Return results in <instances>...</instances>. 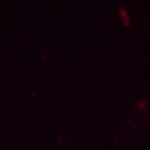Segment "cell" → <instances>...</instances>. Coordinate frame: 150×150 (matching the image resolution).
<instances>
[{
    "mask_svg": "<svg viewBox=\"0 0 150 150\" xmlns=\"http://www.w3.org/2000/svg\"><path fill=\"white\" fill-rule=\"evenodd\" d=\"M120 14H121V18L123 19V23H125V25H128V24H129L128 14L125 13V11L123 9H120Z\"/></svg>",
    "mask_w": 150,
    "mask_h": 150,
    "instance_id": "1",
    "label": "cell"
}]
</instances>
